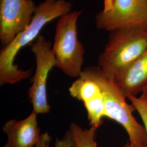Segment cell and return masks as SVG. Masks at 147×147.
<instances>
[{
	"label": "cell",
	"mask_w": 147,
	"mask_h": 147,
	"mask_svg": "<svg viewBox=\"0 0 147 147\" xmlns=\"http://www.w3.org/2000/svg\"><path fill=\"white\" fill-rule=\"evenodd\" d=\"M73 3L66 0H45L37 5L33 18L26 28L1 50L0 53V85L13 84L27 79L32 70L19 68L14 63L22 48L31 44L49 22L72 11Z\"/></svg>",
	"instance_id": "obj_1"
},
{
	"label": "cell",
	"mask_w": 147,
	"mask_h": 147,
	"mask_svg": "<svg viewBox=\"0 0 147 147\" xmlns=\"http://www.w3.org/2000/svg\"><path fill=\"white\" fill-rule=\"evenodd\" d=\"M79 77L95 82L101 90L105 106V116L121 125L126 131L129 143L137 147H147V134L144 125L140 124L133 112L136 110L129 104L114 80L106 75L99 66H90L82 70Z\"/></svg>",
	"instance_id": "obj_2"
},
{
	"label": "cell",
	"mask_w": 147,
	"mask_h": 147,
	"mask_svg": "<svg viewBox=\"0 0 147 147\" xmlns=\"http://www.w3.org/2000/svg\"><path fill=\"white\" fill-rule=\"evenodd\" d=\"M147 50V29L127 28L111 32L98 57V66L114 79L126 70Z\"/></svg>",
	"instance_id": "obj_3"
},
{
	"label": "cell",
	"mask_w": 147,
	"mask_h": 147,
	"mask_svg": "<svg viewBox=\"0 0 147 147\" xmlns=\"http://www.w3.org/2000/svg\"><path fill=\"white\" fill-rule=\"evenodd\" d=\"M82 12L72 11L59 18L52 47L55 67L71 78H79L83 70L85 50L78 33V21Z\"/></svg>",
	"instance_id": "obj_4"
},
{
	"label": "cell",
	"mask_w": 147,
	"mask_h": 147,
	"mask_svg": "<svg viewBox=\"0 0 147 147\" xmlns=\"http://www.w3.org/2000/svg\"><path fill=\"white\" fill-rule=\"evenodd\" d=\"M30 47L36 57V68L32 78L31 86L28 90V98L33 107L32 111L37 115L47 114L51 110L47 99V79L56 65L52 44L40 34Z\"/></svg>",
	"instance_id": "obj_5"
},
{
	"label": "cell",
	"mask_w": 147,
	"mask_h": 147,
	"mask_svg": "<svg viewBox=\"0 0 147 147\" xmlns=\"http://www.w3.org/2000/svg\"><path fill=\"white\" fill-rule=\"evenodd\" d=\"M95 22L98 29L110 32L147 29V0H113L110 8L97 13Z\"/></svg>",
	"instance_id": "obj_6"
},
{
	"label": "cell",
	"mask_w": 147,
	"mask_h": 147,
	"mask_svg": "<svg viewBox=\"0 0 147 147\" xmlns=\"http://www.w3.org/2000/svg\"><path fill=\"white\" fill-rule=\"evenodd\" d=\"M37 6L33 0H0V41L3 47L30 25Z\"/></svg>",
	"instance_id": "obj_7"
},
{
	"label": "cell",
	"mask_w": 147,
	"mask_h": 147,
	"mask_svg": "<svg viewBox=\"0 0 147 147\" xmlns=\"http://www.w3.org/2000/svg\"><path fill=\"white\" fill-rule=\"evenodd\" d=\"M69 92L72 97L83 102L90 127L98 129L105 117L104 98L99 86L92 80L79 77Z\"/></svg>",
	"instance_id": "obj_8"
},
{
	"label": "cell",
	"mask_w": 147,
	"mask_h": 147,
	"mask_svg": "<svg viewBox=\"0 0 147 147\" xmlns=\"http://www.w3.org/2000/svg\"><path fill=\"white\" fill-rule=\"evenodd\" d=\"M37 115L32 111L24 119L7 121L2 127L7 136L3 147H36L41 135Z\"/></svg>",
	"instance_id": "obj_9"
},
{
	"label": "cell",
	"mask_w": 147,
	"mask_h": 147,
	"mask_svg": "<svg viewBox=\"0 0 147 147\" xmlns=\"http://www.w3.org/2000/svg\"><path fill=\"white\" fill-rule=\"evenodd\" d=\"M113 80L126 98L142 93L147 86V50L126 70Z\"/></svg>",
	"instance_id": "obj_10"
},
{
	"label": "cell",
	"mask_w": 147,
	"mask_h": 147,
	"mask_svg": "<svg viewBox=\"0 0 147 147\" xmlns=\"http://www.w3.org/2000/svg\"><path fill=\"white\" fill-rule=\"evenodd\" d=\"M97 129L94 127L84 129L76 123H72L70 125L68 131L76 147H97L95 140Z\"/></svg>",
	"instance_id": "obj_11"
},
{
	"label": "cell",
	"mask_w": 147,
	"mask_h": 147,
	"mask_svg": "<svg viewBox=\"0 0 147 147\" xmlns=\"http://www.w3.org/2000/svg\"><path fill=\"white\" fill-rule=\"evenodd\" d=\"M131 104L134 106L136 110L138 112L141 118L143 125L145 127L147 134V106L140 98L137 96H130L128 97Z\"/></svg>",
	"instance_id": "obj_12"
},
{
	"label": "cell",
	"mask_w": 147,
	"mask_h": 147,
	"mask_svg": "<svg viewBox=\"0 0 147 147\" xmlns=\"http://www.w3.org/2000/svg\"><path fill=\"white\" fill-rule=\"evenodd\" d=\"M55 147H76V146L68 131L62 139H56Z\"/></svg>",
	"instance_id": "obj_13"
},
{
	"label": "cell",
	"mask_w": 147,
	"mask_h": 147,
	"mask_svg": "<svg viewBox=\"0 0 147 147\" xmlns=\"http://www.w3.org/2000/svg\"><path fill=\"white\" fill-rule=\"evenodd\" d=\"M51 140V137L49 133L47 132H45L40 135L39 141L37 143L36 147H50V144Z\"/></svg>",
	"instance_id": "obj_14"
},
{
	"label": "cell",
	"mask_w": 147,
	"mask_h": 147,
	"mask_svg": "<svg viewBox=\"0 0 147 147\" xmlns=\"http://www.w3.org/2000/svg\"><path fill=\"white\" fill-rule=\"evenodd\" d=\"M147 106V86L142 92L141 96L139 97Z\"/></svg>",
	"instance_id": "obj_15"
},
{
	"label": "cell",
	"mask_w": 147,
	"mask_h": 147,
	"mask_svg": "<svg viewBox=\"0 0 147 147\" xmlns=\"http://www.w3.org/2000/svg\"><path fill=\"white\" fill-rule=\"evenodd\" d=\"M113 1V0H104V7L103 9H108L109 8H110Z\"/></svg>",
	"instance_id": "obj_16"
},
{
	"label": "cell",
	"mask_w": 147,
	"mask_h": 147,
	"mask_svg": "<svg viewBox=\"0 0 147 147\" xmlns=\"http://www.w3.org/2000/svg\"><path fill=\"white\" fill-rule=\"evenodd\" d=\"M121 147H137L134 145H132L131 143H130L129 142L126 143V144H124Z\"/></svg>",
	"instance_id": "obj_17"
}]
</instances>
